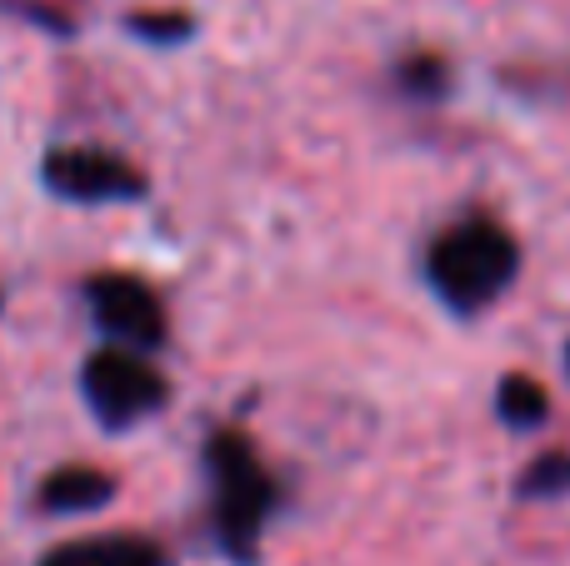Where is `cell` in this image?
I'll return each mask as SVG.
<instances>
[{
	"label": "cell",
	"instance_id": "obj_5",
	"mask_svg": "<svg viewBox=\"0 0 570 566\" xmlns=\"http://www.w3.org/2000/svg\"><path fill=\"white\" fill-rule=\"evenodd\" d=\"M90 311L110 336L130 341V347H160L166 341V306L160 296L136 276H96L86 286Z\"/></svg>",
	"mask_w": 570,
	"mask_h": 566
},
{
	"label": "cell",
	"instance_id": "obj_4",
	"mask_svg": "<svg viewBox=\"0 0 570 566\" xmlns=\"http://www.w3.org/2000/svg\"><path fill=\"white\" fill-rule=\"evenodd\" d=\"M46 191H56L60 201H80V206H106V201H140L146 196V176L130 160L110 156V150H50L46 166Z\"/></svg>",
	"mask_w": 570,
	"mask_h": 566
},
{
	"label": "cell",
	"instance_id": "obj_11",
	"mask_svg": "<svg viewBox=\"0 0 570 566\" xmlns=\"http://www.w3.org/2000/svg\"><path fill=\"white\" fill-rule=\"evenodd\" d=\"M130 30L150 40H180V36H190V20L186 16H136Z\"/></svg>",
	"mask_w": 570,
	"mask_h": 566
},
{
	"label": "cell",
	"instance_id": "obj_8",
	"mask_svg": "<svg viewBox=\"0 0 570 566\" xmlns=\"http://www.w3.org/2000/svg\"><path fill=\"white\" fill-rule=\"evenodd\" d=\"M495 411H501V421L511 431H535L551 417V397H546V387L535 377H505L501 391H495Z\"/></svg>",
	"mask_w": 570,
	"mask_h": 566
},
{
	"label": "cell",
	"instance_id": "obj_3",
	"mask_svg": "<svg viewBox=\"0 0 570 566\" xmlns=\"http://www.w3.org/2000/svg\"><path fill=\"white\" fill-rule=\"evenodd\" d=\"M80 391H86L90 411H96L100 427L120 431V427H136L140 417L166 407V377H160L150 361L130 357V351L110 347V351H96L80 371Z\"/></svg>",
	"mask_w": 570,
	"mask_h": 566
},
{
	"label": "cell",
	"instance_id": "obj_9",
	"mask_svg": "<svg viewBox=\"0 0 570 566\" xmlns=\"http://www.w3.org/2000/svg\"><path fill=\"white\" fill-rule=\"evenodd\" d=\"M515 497L521 501H556L570 497V451H546L515 481Z\"/></svg>",
	"mask_w": 570,
	"mask_h": 566
},
{
	"label": "cell",
	"instance_id": "obj_10",
	"mask_svg": "<svg viewBox=\"0 0 570 566\" xmlns=\"http://www.w3.org/2000/svg\"><path fill=\"white\" fill-rule=\"evenodd\" d=\"M401 80L405 90H415V96H441L445 90V66L435 56H415L401 66Z\"/></svg>",
	"mask_w": 570,
	"mask_h": 566
},
{
	"label": "cell",
	"instance_id": "obj_6",
	"mask_svg": "<svg viewBox=\"0 0 570 566\" xmlns=\"http://www.w3.org/2000/svg\"><path fill=\"white\" fill-rule=\"evenodd\" d=\"M40 566H170L166 547L136 531H116V537H80L60 541L56 552H46Z\"/></svg>",
	"mask_w": 570,
	"mask_h": 566
},
{
	"label": "cell",
	"instance_id": "obj_12",
	"mask_svg": "<svg viewBox=\"0 0 570 566\" xmlns=\"http://www.w3.org/2000/svg\"><path fill=\"white\" fill-rule=\"evenodd\" d=\"M561 361H566V381H570V341H566V357Z\"/></svg>",
	"mask_w": 570,
	"mask_h": 566
},
{
	"label": "cell",
	"instance_id": "obj_2",
	"mask_svg": "<svg viewBox=\"0 0 570 566\" xmlns=\"http://www.w3.org/2000/svg\"><path fill=\"white\" fill-rule=\"evenodd\" d=\"M210 467V511H216V537L226 557L256 562L261 531H266L271 511H276V481L256 461L250 441L240 431H216L206 447Z\"/></svg>",
	"mask_w": 570,
	"mask_h": 566
},
{
	"label": "cell",
	"instance_id": "obj_7",
	"mask_svg": "<svg viewBox=\"0 0 570 566\" xmlns=\"http://www.w3.org/2000/svg\"><path fill=\"white\" fill-rule=\"evenodd\" d=\"M116 497V477L96 467H60L40 481V507L56 517H76V511H96Z\"/></svg>",
	"mask_w": 570,
	"mask_h": 566
},
{
	"label": "cell",
	"instance_id": "obj_1",
	"mask_svg": "<svg viewBox=\"0 0 570 566\" xmlns=\"http://www.w3.org/2000/svg\"><path fill=\"white\" fill-rule=\"evenodd\" d=\"M521 271V246L515 236L491 216H465L451 231H441L425 256V276L431 291L445 301L451 311L471 316L485 311L495 296H505V286Z\"/></svg>",
	"mask_w": 570,
	"mask_h": 566
}]
</instances>
